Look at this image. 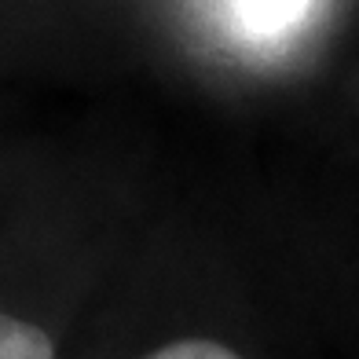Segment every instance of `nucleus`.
I'll list each match as a JSON object with an SVG mask.
<instances>
[{"label": "nucleus", "instance_id": "obj_1", "mask_svg": "<svg viewBox=\"0 0 359 359\" xmlns=\"http://www.w3.org/2000/svg\"><path fill=\"white\" fill-rule=\"evenodd\" d=\"M312 0H231V19L253 41H275L297 26Z\"/></svg>", "mask_w": 359, "mask_h": 359}, {"label": "nucleus", "instance_id": "obj_2", "mask_svg": "<svg viewBox=\"0 0 359 359\" xmlns=\"http://www.w3.org/2000/svg\"><path fill=\"white\" fill-rule=\"evenodd\" d=\"M52 341L41 326L0 312V359H52Z\"/></svg>", "mask_w": 359, "mask_h": 359}, {"label": "nucleus", "instance_id": "obj_3", "mask_svg": "<svg viewBox=\"0 0 359 359\" xmlns=\"http://www.w3.org/2000/svg\"><path fill=\"white\" fill-rule=\"evenodd\" d=\"M143 359H242L231 348L217 345V341H205V337H184V341H172V345L158 348Z\"/></svg>", "mask_w": 359, "mask_h": 359}]
</instances>
